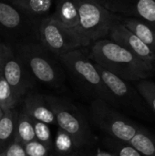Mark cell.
Listing matches in <instances>:
<instances>
[{"label": "cell", "instance_id": "cell-30", "mask_svg": "<svg viewBox=\"0 0 155 156\" xmlns=\"http://www.w3.org/2000/svg\"><path fill=\"white\" fill-rule=\"evenodd\" d=\"M61 156H79L78 154H70V155H61Z\"/></svg>", "mask_w": 155, "mask_h": 156}, {"label": "cell", "instance_id": "cell-17", "mask_svg": "<svg viewBox=\"0 0 155 156\" xmlns=\"http://www.w3.org/2000/svg\"><path fill=\"white\" fill-rule=\"evenodd\" d=\"M14 140L18 142L23 146L36 140L33 120L24 112L18 113L17 115Z\"/></svg>", "mask_w": 155, "mask_h": 156}, {"label": "cell", "instance_id": "cell-22", "mask_svg": "<svg viewBox=\"0 0 155 156\" xmlns=\"http://www.w3.org/2000/svg\"><path fill=\"white\" fill-rule=\"evenodd\" d=\"M18 101L15 97L10 86L5 81L2 74H0V108L3 112L14 110Z\"/></svg>", "mask_w": 155, "mask_h": 156}, {"label": "cell", "instance_id": "cell-11", "mask_svg": "<svg viewBox=\"0 0 155 156\" xmlns=\"http://www.w3.org/2000/svg\"><path fill=\"white\" fill-rule=\"evenodd\" d=\"M110 12L122 17H136L155 26V0H102Z\"/></svg>", "mask_w": 155, "mask_h": 156}, {"label": "cell", "instance_id": "cell-12", "mask_svg": "<svg viewBox=\"0 0 155 156\" xmlns=\"http://www.w3.org/2000/svg\"><path fill=\"white\" fill-rule=\"evenodd\" d=\"M108 38L131 51L132 54L142 58L143 60L152 64L154 63V52L132 32L125 27L121 23V19L112 26Z\"/></svg>", "mask_w": 155, "mask_h": 156}, {"label": "cell", "instance_id": "cell-20", "mask_svg": "<svg viewBox=\"0 0 155 156\" xmlns=\"http://www.w3.org/2000/svg\"><path fill=\"white\" fill-rule=\"evenodd\" d=\"M53 149L58 156H61L70 155L78 148L76 147L72 138L67 133L59 129L57 133L55 141L53 142Z\"/></svg>", "mask_w": 155, "mask_h": 156}, {"label": "cell", "instance_id": "cell-21", "mask_svg": "<svg viewBox=\"0 0 155 156\" xmlns=\"http://www.w3.org/2000/svg\"><path fill=\"white\" fill-rule=\"evenodd\" d=\"M107 148L114 156H143L131 144L118 141L112 138H107L105 141Z\"/></svg>", "mask_w": 155, "mask_h": 156}, {"label": "cell", "instance_id": "cell-2", "mask_svg": "<svg viewBox=\"0 0 155 156\" xmlns=\"http://www.w3.org/2000/svg\"><path fill=\"white\" fill-rule=\"evenodd\" d=\"M87 48H76L58 57L60 65L84 90L111 106H118L115 99L102 81L94 62L90 58Z\"/></svg>", "mask_w": 155, "mask_h": 156}, {"label": "cell", "instance_id": "cell-28", "mask_svg": "<svg viewBox=\"0 0 155 156\" xmlns=\"http://www.w3.org/2000/svg\"><path fill=\"white\" fill-rule=\"evenodd\" d=\"M79 156H114L110 152H103L100 150L98 151H90L88 153H84V154H78Z\"/></svg>", "mask_w": 155, "mask_h": 156}, {"label": "cell", "instance_id": "cell-31", "mask_svg": "<svg viewBox=\"0 0 155 156\" xmlns=\"http://www.w3.org/2000/svg\"><path fill=\"white\" fill-rule=\"evenodd\" d=\"M3 114H4V113H0V119L2 118V116H3Z\"/></svg>", "mask_w": 155, "mask_h": 156}, {"label": "cell", "instance_id": "cell-18", "mask_svg": "<svg viewBox=\"0 0 155 156\" xmlns=\"http://www.w3.org/2000/svg\"><path fill=\"white\" fill-rule=\"evenodd\" d=\"M129 144L143 156H155V136L143 127H139L137 133Z\"/></svg>", "mask_w": 155, "mask_h": 156}, {"label": "cell", "instance_id": "cell-4", "mask_svg": "<svg viewBox=\"0 0 155 156\" xmlns=\"http://www.w3.org/2000/svg\"><path fill=\"white\" fill-rule=\"evenodd\" d=\"M16 49V55L25 64L34 79L51 87H58L61 84L63 74L58 58L39 42L20 45Z\"/></svg>", "mask_w": 155, "mask_h": 156}, {"label": "cell", "instance_id": "cell-16", "mask_svg": "<svg viewBox=\"0 0 155 156\" xmlns=\"http://www.w3.org/2000/svg\"><path fill=\"white\" fill-rule=\"evenodd\" d=\"M54 0H11L10 3L27 16L42 20L51 15Z\"/></svg>", "mask_w": 155, "mask_h": 156}, {"label": "cell", "instance_id": "cell-25", "mask_svg": "<svg viewBox=\"0 0 155 156\" xmlns=\"http://www.w3.org/2000/svg\"><path fill=\"white\" fill-rule=\"evenodd\" d=\"M26 156H49V149L37 140L24 145Z\"/></svg>", "mask_w": 155, "mask_h": 156}, {"label": "cell", "instance_id": "cell-24", "mask_svg": "<svg viewBox=\"0 0 155 156\" xmlns=\"http://www.w3.org/2000/svg\"><path fill=\"white\" fill-rule=\"evenodd\" d=\"M34 131L36 140L40 144H44L49 150L53 149V140L51 136V132L48 125L45 122L33 120Z\"/></svg>", "mask_w": 155, "mask_h": 156}, {"label": "cell", "instance_id": "cell-5", "mask_svg": "<svg viewBox=\"0 0 155 156\" xmlns=\"http://www.w3.org/2000/svg\"><path fill=\"white\" fill-rule=\"evenodd\" d=\"M44 99L52 111L59 129L72 138L78 149L93 143L94 137L91 129L86 118L74 104L51 95L44 96Z\"/></svg>", "mask_w": 155, "mask_h": 156}, {"label": "cell", "instance_id": "cell-29", "mask_svg": "<svg viewBox=\"0 0 155 156\" xmlns=\"http://www.w3.org/2000/svg\"><path fill=\"white\" fill-rule=\"evenodd\" d=\"M84 2H90V3H97V4H101L102 0H80Z\"/></svg>", "mask_w": 155, "mask_h": 156}, {"label": "cell", "instance_id": "cell-10", "mask_svg": "<svg viewBox=\"0 0 155 156\" xmlns=\"http://www.w3.org/2000/svg\"><path fill=\"white\" fill-rule=\"evenodd\" d=\"M1 74L19 101L31 87L33 77L12 48L6 58Z\"/></svg>", "mask_w": 155, "mask_h": 156}, {"label": "cell", "instance_id": "cell-35", "mask_svg": "<svg viewBox=\"0 0 155 156\" xmlns=\"http://www.w3.org/2000/svg\"><path fill=\"white\" fill-rule=\"evenodd\" d=\"M0 156H1V155H0Z\"/></svg>", "mask_w": 155, "mask_h": 156}, {"label": "cell", "instance_id": "cell-8", "mask_svg": "<svg viewBox=\"0 0 155 156\" xmlns=\"http://www.w3.org/2000/svg\"><path fill=\"white\" fill-rule=\"evenodd\" d=\"M38 41L55 57L83 48L81 38L74 28L68 27L51 16L41 20Z\"/></svg>", "mask_w": 155, "mask_h": 156}, {"label": "cell", "instance_id": "cell-13", "mask_svg": "<svg viewBox=\"0 0 155 156\" xmlns=\"http://www.w3.org/2000/svg\"><path fill=\"white\" fill-rule=\"evenodd\" d=\"M23 112L32 120L39 121L47 124L56 123L55 116L49 109L43 95L29 94L24 100Z\"/></svg>", "mask_w": 155, "mask_h": 156}, {"label": "cell", "instance_id": "cell-33", "mask_svg": "<svg viewBox=\"0 0 155 156\" xmlns=\"http://www.w3.org/2000/svg\"><path fill=\"white\" fill-rule=\"evenodd\" d=\"M0 113H4V112H3V111L1 110V108H0Z\"/></svg>", "mask_w": 155, "mask_h": 156}, {"label": "cell", "instance_id": "cell-32", "mask_svg": "<svg viewBox=\"0 0 155 156\" xmlns=\"http://www.w3.org/2000/svg\"><path fill=\"white\" fill-rule=\"evenodd\" d=\"M0 1H5V2H8V1H11V0H0Z\"/></svg>", "mask_w": 155, "mask_h": 156}, {"label": "cell", "instance_id": "cell-15", "mask_svg": "<svg viewBox=\"0 0 155 156\" xmlns=\"http://www.w3.org/2000/svg\"><path fill=\"white\" fill-rule=\"evenodd\" d=\"M49 16L68 27L75 28L79 23V0H57L55 11Z\"/></svg>", "mask_w": 155, "mask_h": 156}, {"label": "cell", "instance_id": "cell-6", "mask_svg": "<svg viewBox=\"0 0 155 156\" xmlns=\"http://www.w3.org/2000/svg\"><path fill=\"white\" fill-rule=\"evenodd\" d=\"M90 118L110 138L125 143H129L139 130V126L101 99H95L92 101Z\"/></svg>", "mask_w": 155, "mask_h": 156}, {"label": "cell", "instance_id": "cell-1", "mask_svg": "<svg viewBox=\"0 0 155 156\" xmlns=\"http://www.w3.org/2000/svg\"><path fill=\"white\" fill-rule=\"evenodd\" d=\"M88 54L95 64L129 82L146 80L153 72V64L143 60L109 38L93 43Z\"/></svg>", "mask_w": 155, "mask_h": 156}, {"label": "cell", "instance_id": "cell-34", "mask_svg": "<svg viewBox=\"0 0 155 156\" xmlns=\"http://www.w3.org/2000/svg\"><path fill=\"white\" fill-rule=\"evenodd\" d=\"M153 65H155V60H154V63H153Z\"/></svg>", "mask_w": 155, "mask_h": 156}, {"label": "cell", "instance_id": "cell-7", "mask_svg": "<svg viewBox=\"0 0 155 156\" xmlns=\"http://www.w3.org/2000/svg\"><path fill=\"white\" fill-rule=\"evenodd\" d=\"M41 20L33 18L9 2L0 1V29L11 39H18L17 46L38 41Z\"/></svg>", "mask_w": 155, "mask_h": 156}, {"label": "cell", "instance_id": "cell-23", "mask_svg": "<svg viewBox=\"0 0 155 156\" xmlns=\"http://www.w3.org/2000/svg\"><path fill=\"white\" fill-rule=\"evenodd\" d=\"M135 89L155 113V82L149 80H142L135 82Z\"/></svg>", "mask_w": 155, "mask_h": 156}, {"label": "cell", "instance_id": "cell-19", "mask_svg": "<svg viewBox=\"0 0 155 156\" xmlns=\"http://www.w3.org/2000/svg\"><path fill=\"white\" fill-rule=\"evenodd\" d=\"M17 115L18 113L15 109L4 112L0 119V145L9 144V141L15 137Z\"/></svg>", "mask_w": 155, "mask_h": 156}, {"label": "cell", "instance_id": "cell-27", "mask_svg": "<svg viewBox=\"0 0 155 156\" xmlns=\"http://www.w3.org/2000/svg\"><path fill=\"white\" fill-rule=\"evenodd\" d=\"M11 51V48L7 47L4 43H0V74L2 73V69L4 67V64L6 60V58Z\"/></svg>", "mask_w": 155, "mask_h": 156}, {"label": "cell", "instance_id": "cell-14", "mask_svg": "<svg viewBox=\"0 0 155 156\" xmlns=\"http://www.w3.org/2000/svg\"><path fill=\"white\" fill-rule=\"evenodd\" d=\"M121 23L155 53V26L153 24L141 18L122 16H121Z\"/></svg>", "mask_w": 155, "mask_h": 156}, {"label": "cell", "instance_id": "cell-26", "mask_svg": "<svg viewBox=\"0 0 155 156\" xmlns=\"http://www.w3.org/2000/svg\"><path fill=\"white\" fill-rule=\"evenodd\" d=\"M1 156H26L24 146L16 141H13L2 153Z\"/></svg>", "mask_w": 155, "mask_h": 156}, {"label": "cell", "instance_id": "cell-3", "mask_svg": "<svg viewBox=\"0 0 155 156\" xmlns=\"http://www.w3.org/2000/svg\"><path fill=\"white\" fill-rule=\"evenodd\" d=\"M120 19V16L100 4L79 0V23L74 29L81 38L83 48H89L98 40L108 38L112 26Z\"/></svg>", "mask_w": 155, "mask_h": 156}, {"label": "cell", "instance_id": "cell-9", "mask_svg": "<svg viewBox=\"0 0 155 156\" xmlns=\"http://www.w3.org/2000/svg\"><path fill=\"white\" fill-rule=\"evenodd\" d=\"M95 67L102 81L115 99L118 106H124L142 115L146 114V109L143 105L144 101L140 96L135 87L129 81L121 79L98 64H95Z\"/></svg>", "mask_w": 155, "mask_h": 156}]
</instances>
